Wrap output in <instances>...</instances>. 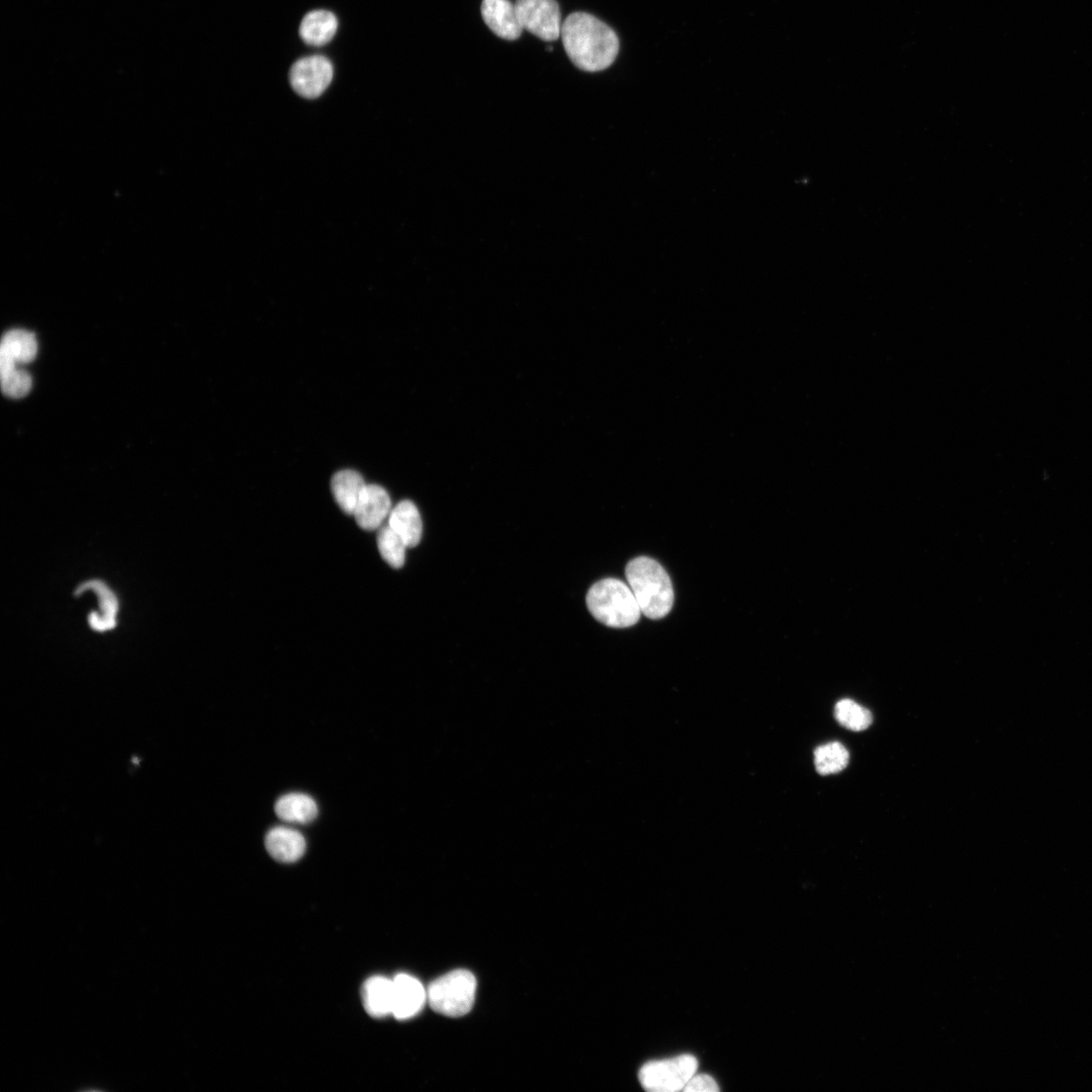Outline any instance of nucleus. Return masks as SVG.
Wrapping results in <instances>:
<instances>
[{
	"label": "nucleus",
	"mask_w": 1092,
	"mask_h": 1092,
	"mask_svg": "<svg viewBox=\"0 0 1092 1092\" xmlns=\"http://www.w3.org/2000/svg\"><path fill=\"white\" fill-rule=\"evenodd\" d=\"M338 27L336 16L328 10H313L301 20L299 34L302 40L314 47L328 43Z\"/></svg>",
	"instance_id": "15"
},
{
	"label": "nucleus",
	"mask_w": 1092,
	"mask_h": 1092,
	"mask_svg": "<svg viewBox=\"0 0 1092 1092\" xmlns=\"http://www.w3.org/2000/svg\"><path fill=\"white\" fill-rule=\"evenodd\" d=\"M834 716L839 724L852 731H862L873 722L871 712L850 699H842L836 703Z\"/></svg>",
	"instance_id": "20"
},
{
	"label": "nucleus",
	"mask_w": 1092,
	"mask_h": 1092,
	"mask_svg": "<svg viewBox=\"0 0 1092 1092\" xmlns=\"http://www.w3.org/2000/svg\"><path fill=\"white\" fill-rule=\"evenodd\" d=\"M37 352V343L32 333L24 330L7 332L0 346V374L16 367L19 363L31 362Z\"/></svg>",
	"instance_id": "11"
},
{
	"label": "nucleus",
	"mask_w": 1092,
	"mask_h": 1092,
	"mask_svg": "<svg viewBox=\"0 0 1092 1092\" xmlns=\"http://www.w3.org/2000/svg\"><path fill=\"white\" fill-rule=\"evenodd\" d=\"M848 761V750L839 742L822 744L814 751L816 770L823 776L841 771Z\"/></svg>",
	"instance_id": "19"
},
{
	"label": "nucleus",
	"mask_w": 1092,
	"mask_h": 1092,
	"mask_svg": "<svg viewBox=\"0 0 1092 1092\" xmlns=\"http://www.w3.org/2000/svg\"><path fill=\"white\" fill-rule=\"evenodd\" d=\"M476 980L467 970H454L436 980L427 989L428 1002L438 1013L459 1017L473 1005Z\"/></svg>",
	"instance_id": "4"
},
{
	"label": "nucleus",
	"mask_w": 1092,
	"mask_h": 1092,
	"mask_svg": "<svg viewBox=\"0 0 1092 1092\" xmlns=\"http://www.w3.org/2000/svg\"><path fill=\"white\" fill-rule=\"evenodd\" d=\"M585 601L590 614L609 627L627 628L640 619L641 610L632 589L620 579L605 578L596 582L588 589Z\"/></svg>",
	"instance_id": "3"
},
{
	"label": "nucleus",
	"mask_w": 1092,
	"mask_h": 1092,
	"mask_svg": "<svg viewBox=\"0 0 1092 1092\" xmlns=\"http://www.w3.org/2000/svg\"><path fill=\"white\" fill-rule=\"evenodd\" d=\"M698 1060L690 1054L645 1063L639 1070L641 1086L651 1092H675L696 1074Z\"/></svg>",
	"instance_id": "5"
},
{
	"label": "nucleus",
	"mask_w": 1092,
	"mask_h": 1092,
	"mask_svg": "<svg viewBox=\"0 0 1092 1092\" xmlns=\"http://www.w3.org/2000/svg\"><path fill=\"white\" fill-rule=\"evenodd\" d=\"M377 547L381 557L393 568L403 565L407 546L388 525L379 528Z\"/></svg>",
	"instance_id": "21"
},
{
	"label": "nucleus",
	"mask_w": 1092,
	"mask_h": 1092,
	"mask_svg": "<svg viewBox=\"0 0 1092 1092\" xmlns=\"http://www.w3.org/2000/svg\"><path fill=\"white\" fill-rule=\"evenodd\" d=\"M391 1015L404 1020L417 1015L428 1001L427 989L415 977L398 974L393 979Z\"/></svg>",
	"instance_id": "9"
},
{
	"label": "nucleus",
	"mask_w": 1092,
	"mask_h": 1092,
	"mask_svg": "<svg viewBox=\"0 0 1092 1092\" xmlns=\"http://www.w3.org/2000/svg\"><path fill=\"white\" fill-rule=\"evenodd\" d=\"M332 78V63L320 55L299 59L289 72L291 87L305 98L318 97L330 85Z\"/></svg>",
	"instance_id": "7"
},
{
	"label": "nucleus",
	"mask_w": 1092,
	"mask_h": 1092,
	"mask_svg": "<svg viewBox=\"0 0 1092 1092\" xmlns=\"http://www.w3.org/2000/svg\"><path fill=\"white\" fill-rule=\"evenodd\" d=\"M363 477L355 470L344 469L332 477L331 489L339 507L349 515H353L365 488Z\"/></svg>",
	"instance_id": "16"
},
{
	"label": "nucleus",
	"mask_w": 1092,
	"mask_h": 1092,
	"mask_svg": "<svg viewBox=\"0 0 1092 1092\" xmlns=\"http://www.w3.org/2000/svg\"><path fill=\"white\" fill-rule=\"evenodd\" d=\"M269 854L281 862H294L304 853L306 843L303 835L295 829L278 826L270 829L265 837Z\"/></svg>",
	"instance_id": "12"
},
{
	"label": "nucleus",
	"mask_w": 1092,
	"mask_h": 1092,
	"mask_svg": "<svg viewBox=\"0 0 1092 1092\" xmlns=\"http://www.w3.org/2000/svg\"><path fill=\"white\" fill-rule=\"evenodd\" d=\"M87 588L94 589L99 598V607L102 613L101 617H97L94 614L89 616L90 626L97 631H105L115 626V615L117 612L118 604L114 594L101 581L94 580L80 584L76 593L84 592Z\"/></svg>",
	"instance_id": "18"
},
{
	"label": "nucleus",
	"mask_w": 1092,
	"mask_h": 1092,
	"mask_svg": "<svg viewBox=\"0 0 1092 1092\" xmlns=\"http://www.w3.org/2000/svg\"><path fill=\"white\" fill-rule=\"evenodd\" d=\"M387 525L400 536L407 547H415L420 543L423 523L413 502L401 500L391 509Z\"/></svg>",
	"instance_id": "14"
},
{
	"label": "nucleus",
	"mask_w": 1092,
	"mask_h": 1092,
	"mask_svg": "<svg viewBox=\"0 0 1092 1092\" xmlns=\"http://www.w3.org/2000/svg\"><path fill=\"white\" fill-rule=\"evenodd\" d=\"M625 575L643 615L657 620L669 613L673 588L667 572L656 560L636 557L626 565Z\"/></svg>",
	"instance_id": "2"
},
{
	"label": "nucleus",
	"mask_w": 1092,
	"mask_h": 1092,
	"mask_svg": "<svg viewBox=\"0 0 1092 1092\" xmlns=\"http://www.w3.org/2000/svg\"><path fill=\"white\" fill-rule=\"evenodd\" d=\"M482 19L497 36L515 40L522 34L515 3L510 0H482L480 6Z\"/></svg>",
	"instance_id": "10"
},
{
	"label": "nucleus",
	"mask_w": 1092,
	"mask_h": 1092,
	"mask_svg": "<svg viewBox=\"0 0 1092 1092\" xmlns=\"http://www.w3.org/2000/svg\"><path fill=\"white\" fill-rule=\"evenodd\" d=\"M719 1090L715 1079L707 1074H695L682 1089L686 1092H717Z\"/></svg>",
	"instance_id": "23"
},
{
	"label": "nucleus",
	"mask_w": 1092,
	"mask_h": 1092,
	"mask_svg": "<svg viewBox=\"0 0 1092 1092\" xmlns=\"http://www.w3.org/2000/svg\"><path fill=\"white\" fill-rule=\"evenodd\" d=\"M546 50H547L548 52H552V47H547V48H546Z\"/></svg>",
	"instance_id": "24"
},
{
	"label": "nucleus",
	"mask_w": 1092,
	"mask_h": 1092,
	"mask_svg": "<svg viewBox=\"0 0 1092 1092\" xmlns=\"http://www.w3.org/2000/svg\"><path fill=\"white\" fill-rule=\"evenodd\" d=\"M275 813L283 821L305 824L316 817L317 806L308 795L289 793L277 800Z\"/></svg>",
	"instance_id": "17"
},
{
	"label": "nucleus",
	"mask_w": 1092,
	"mask_h": 1092,
	"mask_svg": "<svg viewBox=\"0 0 1092 1092\" xmlns=\"http://www.w3.org/2000/svg\"><path fill=\"white\" fill-rule=\"evenodd\" d=\"M560 36L570 61L587 72L610 67L619 52L615 31L602 20L585 12L570 13L562 22Z\"/></svg>",
	"instance_id": "1"
},
{
	"label": "nucleus",
	"mask_w": 1092,
	"mask_h": 1092,
	"mask_svg": "<svg viewBox=\"0 0 1092 1092\" xmlns=\"http://www.w3.org/2000/svg\"><path fill=\"white\" fill-rule=\"evenodd\" d=\"M1 388L5 395L19 398L26 395L31 388L30 375L17 367L0 374Z\"/></svg>",
	"instance_id": "22"
},
{
	"label": "nucleus",
	"mask_w": 1092,
	"mask_h": 1092,
	"mask_svg": "<svg viewBox=\"0 0 1092 1092\" xmlns=\"http://www.w3.org/2000/svg\"><path fill=\"white\" fill-rule=\"evenodd\" d=\"M515 7L523 29L545 41L560 36L562 23L556 0H516Z\"/></svg>",
	"instance_id": "6"
},
{
	"label": "nucleus",
	"mask_w": 1092,
	"mask_h": 1092,
	"mask_svg": "<svg viewBox=\"0 0 1092 1092\" xmlns=\"http://www.w3.org/2000/svg\"><path fill=\"white\" fill-rule=\"evenodd\" d=\"M393 982L384 976L368 978L362 987V1001L366 1012L375 1018L391 1015Z\"/></svg>",
	"instance_id": "13"
},
{
	"label": "nucleus",
	"mask_w": 1092,
	"mask_h": 1092,
	"mask_svg": "<svg viewBox=\"0 0 1092 1092\" xmlns=\"http://www.w3.org/2000/svg\"><path fill=\"white\" fill-rule=\"evenodd\" d=\"M391 511L387 491L377 484H366L353 516L360 528L366 531L379 529Z\"/></svg>",
	"instance_id": "8"
}]
</instances>
